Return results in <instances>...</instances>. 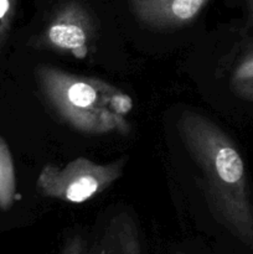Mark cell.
Wrapping results in <instances>:
<instances>
[{
	"mask_svg": "<svg viewBox=\"0 0 253 254\" xmlns=\"http://www.w3.org/2000/svg\"><path fill=\"white\" fill-rule=\"evenodd\" d=\"M96 31L93 16L79 0H63L54 10L41 32L30 40L29 46L82 60L91 51Z\"/></svg>",
	"mask_w": 253,
	"mask_h": 254,
	"instance_id": "cell-4",
	"label": "cell"
},
{
	"mask_svg": "<svg viewBox=\"0 0 253 254\" xmlns=\"http://www.w3.org/2000/svg\"><path fill=\"white\" fill-rule=\"evenodd\" d=\"M176 254H184V253H176Z\"/></svg>",
	"mask_w": 253,
	"mask_h": 254,
	"instance_id": "cell-10",
	"label": "cell"
},
{
	"mask_svg": "<svg viewBox=\"0 0 253 254\" xmlns=\"http://www.w3.org/2000/svg\"><path fill=\"white\" fill-rule=\"evenodd\" d=\"M16 7L17 0H0V54L9 39Z\"/></svg>",
	"mask_w": 253,
	"mask_h": 254,
	"instance_id": "cell-8",
	"label": "cell"
},
{
	"mask_svg": "<svg viewBox=\"0 0 253 254\" xmlns=\"http://www.w3.org/2000/svg\"><path fill=\"white\" fill-rule=\"evenodd\" d=\"M231 88L240 98L253 102V50L243 56L233 68Z\"/></svg>",
	"mask_w": 253,
	"mask_h": 254,
	"instance_id": "cell-7",
	"label": "cell"
},
{
	"mask_svg": "<svg viewBox=\"0 0 253 254\" xmlns=\"http://www.w3.org/2000/svg\"><path fill=\"white\" fill-rule=\"evenodd\" d=\"M247 9L248 14H250V20L253 24V0H247Z\"/></svg>",
	"mask_w": 253,
	"mask_h": 254,
	"instance_id": "cell-9",
	"label": "cell"
},
{
	"mask_svg": "<svg viewBox=\"0 0 253 254\" xmlns=\"http://www.w3.org/2000/svg\"><path fill=\"white\" fill-rule=\"evenodd\" d=\"M35 78L52 111L76 130L93 135L130 131L133 101L118 87L51 64H37Z\"/></svg>",
	"mask_w": 253,
	"mask_h": 254,
	"instance_id": "cell-2",
	"label": "cell"
},
{
	"mask_svg": "<svg viewBox=\"0 0 253 254\" xmlns=\"http://www.w3.org/2000/svg\"><path fill=\"white\" fill-rule=\"evenodd\" d=\"M124 160L97 164L77 158L60 166L47 164L40 171L36 189L42 196L69 203H82L111 188L123 174Z\"/></svg>",
	"mask_w": 253,
	"mask_h": 254,
	"instance_id": "cell-3",
	"label": "cell"
},
{
	"mask_svg": "<svg viewBox=\"0 0 253 254\" xmlns=\"http://www.w3.org/2000/svg\"><path fill=\"white\" fill-rule=\"evenodd\" d=\"M16 195V176L9 145L0 135V210L7 211Z\"/></svg>",
	"mask_w": 253,
	"mask_h": 254,
	"instance_id": "cell-6",
	"label": "cell"
},
{
	"mask_svg": "<svg viewBox=\"0 0 253 254\" xmlns=\"http://www.w3.org/2000/svg\"><path fill=\"white\" fill-rule=\"evenodd\" d=\"M210 0H130L136 19L158 30L179 29L196 19Z\"/></svg>",
	"mask_w": 253,
	"mask_h": 254,
	"instance_id": "cell-5",
	"label": "cell"
},
{
	"mask_svg": "<svg viewBox=\"0 0 253 254\" xmlns=\"http://www.w3.org/2000/svg\"><path fill=\"white\" fill-rule=\"evenodd\" d=\"M178 130L202 174L213 217L253 251V203L237 146L220 127L197 112L184 111Z\"/></svg>",
	"mask_w": 253,
	"mask_h": 254,
	"instance_id": "cell-1",
	"label": "cell"
}]
</instances>
